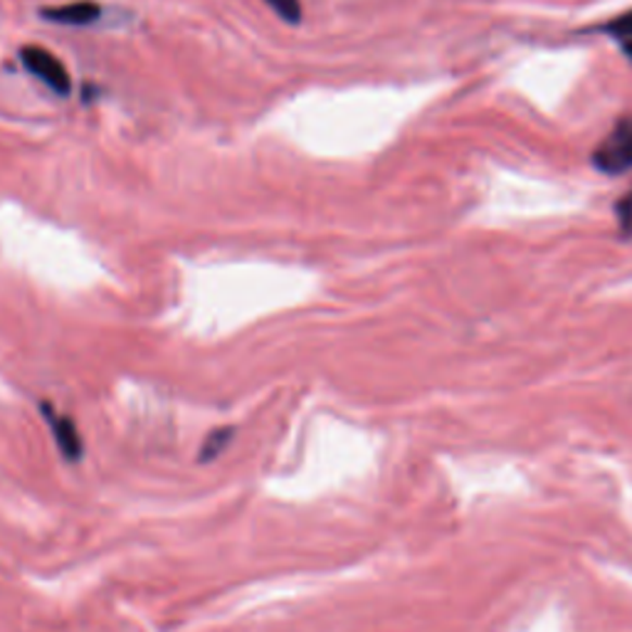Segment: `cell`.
Listing matches in <instances>:
<instances>
[{
    "mask_svg": "<svg viewBox=\"0 0 632 632\" xmlns=\"http://www.w3.org/2000/svg\"><path fill=\"white\" fill-rule=\"evenodd\" d=\"M593 164L603 174L618 176L625 174L632 168V116L622 119L616 129H612L608 137L603 139V143L593 153Z\"/></svg>",
    "mask_w": 632,
    "mask_h": 632,
    "instance_id": "1",
    "label": "cell"
},
{
    "mask_svg": "<svg viewBox=\"0 0 632 632\" xmlns=\"http://www.w3.org/2000/svg\"><path fill=\"white\" fill-rule=\"evenodd\" d=\"M21 58H23V65L28 67L33 75H38L50 89H55L58 94H69V89H72L69 75L55 55H50V52L42 48H23Z\"/></svg>",
    "mask_w": 632,
    "mask_h": 632,
    "instance_id": "2",
    "label": "cell"
},
{
    "mask_svg": "<svg viewBox=\"0 0 632 632\" xmlns=\"http://www.w3.org/2000/svg\"><path fill=\"white\" fill-rule=\"evenodd\" d=\"M40 410L45 415V420H48V428L52 432V438H55V445L62 453V457H65L67 463H79L85 455V445H83V438H79L75 420H69L67 415L55 413L52 403H42Z\"/></svg>",
    "mask_w": 632,
    "mask_h": 632,
    "instance_id": "3",
    "label": "cell"
},
{
    "mask_svg": "<svg viewBox=\"0 0 632 632\" xmlns=\"http://www.w3.org/2000/svg\"><path fill=\"white\" fill-rule=\"evenodd\" d=\"M42 15L52 23H67V25H89L99 17V5L94 3H72L62 8H48Z\"/></svg>",
    "mask_w": 632,
    "mask_h": 632,
    "instance_id": "4",
    "label": "cell"
},
{
    "mask_svg": "<svg viewBox=\"0 0 632 632\" xmlns=\"http://www.w3.org/2000/svg\"><path fill=\"white\" fill-rule=\"evenodd\" d=\"M235 435L232 428H220V430H213L211 435L205 438L203 442V450H201V457H198V463H211V459L218 457L225 447L230 445V440Z\"/></svg>",
    "mask_w": 632,
    "mask_h": 632,
    "instance_id": "5",
    "label": "cell"
},
{
    "mask_svg": "<svg viewBox=\"0 0 632 632\" xmlns=\"http://www.w3.org/2000/svg\"><path fill=\"white\" fill-rule=\"evenodd\" d=\"M269 5L275 8V11L285 17L287 23H296L302 17V8H300V0H267Z\"/></svg>",
    "mask_w": 632,
    "mask_h": 632,
    "instance_id": "6",
    "label": "cell"
},
{
    "mask_svg": "<svg viewBox=\"0 0 632 632\" xmlns=\"http://www.w3.org/2000/svg\"><path fill=\"white\" fill-rule=\"evenodd\" d=\"M608 30L612 35H618V38H622V40H632V13L616 17V21L608 25Z\"/></svg>",
    "mask_w": 632,
    "mask_h": 632,
    "instance_id": "7",
    "label": "cell"
},
{
    "mask_svg": "<svg viewBox=\"0 0 632 632\" xmlns=\"http://www.w3.org/2000/svg\"><path fill=\"white\" fill-rule=\"evenodd\" d=\"M620 215H622V225H625V228H630V225H632V195H628L625 207L620 205Z\"/></svg>",
    "mask_w": 632,
    "mask_h": 632,
    "instance_id": "8",
    "label": "cell"
},
{
    "mask_svg": "<svg viewBox=\"0 0 632 632\" xmlns=\"http://www.w3.org/2000/svg\"><path fill=\"white\" fill-rule=\"evenodd\" d=\"M625 50L632 55V40H625Z\"/></svg>",
    "mask_w": 632,
    "mask_h": 632,
    "instance_id": "9",
    "label": "cell"
}]
</instances>
